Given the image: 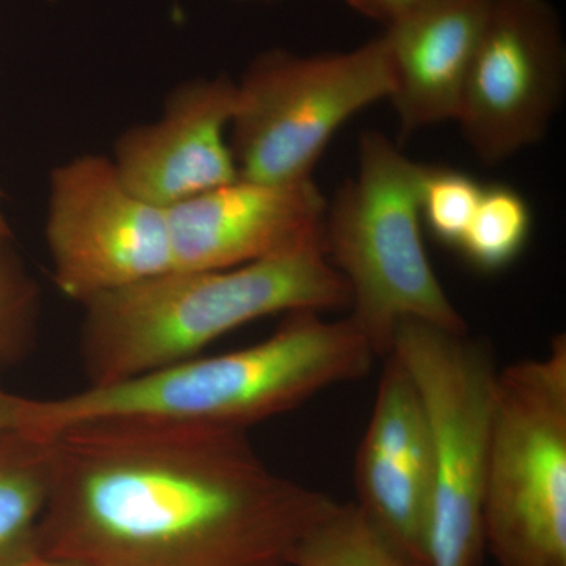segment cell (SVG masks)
<instances>
[{"label":"cell","instance_id":"cell-1","mask_svg":"<svg viewBox=\"0 0 566 566\" xmlns=\"http://www.w3.org/2000/svg\"><path fill=\"white\" fill-rule=\"evenodd\" d=\"M51 438L40 554L82 566H292L331 502L241 430L103 422Z\"/></svg>","mask_w":566,"mask_h":566},{"label":"cell","instance_id":"cell-2","mask_svg":"<svg viewBox=\"0 0 566 566\" xmlns=\"http://www.w3.org/2000/svg\"><path fill=\"white\" fill-rule=\"evenodd\" d=\"M376 360L348 316L293 312L248 348L191 357L51 400L31 398L25 430L52 436L81 424L144 422L245 431L323 390L360 381Z\"/></svg>","mask_w":566,"mask_h":566},{"label":"cell","instance_id":"cell-3","mask_svg":"<svg viewBox=\"0 0 566 566\" xmlns=\"http://www.w3.org/2000/svg\"><path fill=\"white\" fill-rule=\"evenodd\" d=\"M349 305L322 240L223 270H170L81 305L82 365L88 385H111L200 356L256 319Z\"/></svg>","mask_w":566,"mask_h":566},{"label":"cell","instance_id":"cell-4","mask_svg":"<svg viewBox=\"0 0 566 566\" xmlns=\"http://www.w3.org/2000/svg\"><path fill=\"white\" fill-rule=\"evenodd\" d=\"M428 167L378 132L363 134L354 177L326 203L322 244L352 294L348 318L378 359L403 319L468 331L439 282L422 238Z\"/></svg>","mask_w":566,"mask_h":566},{"label":"cell","instance_id":"cell-5","mask_svg":"<svg viewBox=\"0 0 566 566\" xmlns=\"http://www.w3.org/2000/svg\"><path fill=\"white\" fill-rule=\"evenodd\" d=\"M389 356L403 367L422 406L433 497L427 566H480L482 504L499 367L485 340L420 319H403Z\"/></svg>","mask_w":566,"mask_h":566},{"label":"cell","instance_id":"cell-6","mask_svg":"<svg viewBox=\"0 0 566 566\" xmlns=\"http://www.w3.org/2000/svg\"><path fill=\"white\" fill-rule=\"evenodd\" d=\"M499 566H566V337L499 370L482 504Z\"/></svg>","mask_w":566,"mask_h":566},{"label":"cell","instance_id":"cell-7","mask_svg":"<svg viewBox=\"0 0 566 566\" xmlns=\"http://www.w3.org/2000/svg\"><path fill=\"white\" fill-rule=\"evenodd\" d=\"M392 85L381 35L329 54L262 52L237 82L230 147L240 178L312 180L335 133L365 107L389 99Z\"/></svg>","mask_w":566,"mask_h":566},{"label":"cell","instance_id":"cell-8","mask_svg":"<svg viewBox=\"0 0 566 566\" xmlns=\"http://www.w3.org/2000/svg\"><path fill=\"white\" fill-rule=\"evenodd\" d=\"M46 243L55 285L81 305L174 270L167 211L136 196L109 156L52 170Z\"/></svg>","mask_w":566,"mask_h":566},{"label":"cell","instance_id":"cell-9","mask_svg":"<svg viewBox=\"0 0 566 566\" xmlns=\"http://www.w3.org/2000/svg\"><path fill=\"white\" fill-rule=\"evenodd\" d=\"M566 48L547 0H494L455 122L494 166L545 139L564 99Z\"/></svg>","mask_w":566,"mask_h":566},{"label":"cell","instance_id":"cell-10","mask_svg":"<svg viewBox=\"0 0 566 566\" xmlns=\"http://www.w3.org/2000/svg\"><path fill=\"white\" fill-rule=\"evenodd\" d=\"M237 82L178 85L158 120L133 126L115 144V170L140 199L164 210L240 178L230 140Z\"/></svg>","mask_w":566,"mask_h":566},{"label":"cell","instance_id":"cell-11","mask_svg":"<svg viewBox=\"0 0 566 566\" xmlns=\"http://www.w3.org/2000/svg\"><path fill=\"white\" fill-rule=\"evenodd\" d=\"M357 509L406 566H427L433 468L422 406L397 359L385 357L354 464Z\"/></svg>","mask_w":566,"mask_h":566},{"label":"cell","instance_id":"cell-12","mask_svg":"<svg viewBox=\"0 0 566 566\" xmlns=\"http://www.w3.org/2000/svg\"><path fill=\"white\" fill-rule=\"evenodd\" d=\"M327 200L314 180L238 178L167 208L174 270L240 266L322 240Z\"/></svg>","mask_w":566,"mask_h":566},{"label":"cell","instance_id":"cell-13","mask_svg":"<svg viewBox=\"0 0 566 566\" xmlns=\"http://www.w3.org/2000/svg\"><path fill=\"white\" fill-rule=\"evenodd\" d=\"M494 0H420L381 33L403 136L455 122Z\"/></svg>","mask_w":566,"mask_h":566},{"label":"cell","instance_id":"cell-14","mask_svg":"<svg viewBox=\"0 0 566 566\" xmlns=\"http://www.w3.org/2000/svg\"><path fill=\"white\" fill-rule=\"evenodd\" d=\"M52 472L51 436L14 431L0 438V566H28L41 556Z\"/></svg>","mask_w":566,"mask_h":566},{"label":"cell","instance_id":"cell-15","mask_svg":"<svg viewBox=\"0 0 566 566\" xmlns=\"http://www.w3.org/2000/svg\"><path fill=\"white\" fill-rule=\"evenodd\" d=\"M292 566H406L354 502L333 501L301 536Z\"/></svg>","mask_w":566,"mask_h":566},{"label":"cell","instance_id":"cell-16","mask_svg":"<svg viewBox=\"0 0 566 566\" xmlns=\"http://www.w3.org/2000/svg\"><path fill=\"white\" fill-rule=\"evenodd\" d=\"M531 230V207L520 192L510 186H483L474 216L457 249L482 273H497L523 253Z\"/></svg>","mask_w":566,"mask_h":566},{"label":"cell","instance_id":"cell-17","mask_svg":"<svg viewBox=\"0 0 566 566\" xmlns=\"http://www.w3.org/2000/svg\"><path fill=\"white\" fill-rule=\"evenodd\" d=\"M40 316L39 283L14 248L10 230H0V379L35 348Z\"/></svg>","mask_w":566,"mask_h":566},{"label":"cell","instance_id":"cell-18","mask_svg":"<svg viewBox=\"0 0 566 566\" xmlns=\"http://www.w3.org/2000/svg\"><path fill=\"white\" fill-rule=\"evenodd\" d=\"M483 186L471 175L444 167H428L422 189V222L436 240L457 249L474 216Z\"/></svg>","mask_w":566,"mask_h":566},{"label":"cell","instance_id":"cell-19","mask_svg":"<svg viewBox=\"0 0 566 566\" xmlns=\"http://www.w3.org/2000/svg\"><path fill=\"white\" fill-rule=\"evenodd\" d=\"M344 2L356 13L363 14L368 20L381 22L386 28L420 0H344Z\"/></svg>","mask_w":566,"mask_h":566},{"label":"cell","instance_id":"cell-20","mask_svg":"<svg viewBox=\"0 0 566 566\" xmlns=\"http://www.w3.org/2000/svg\"><path fill=\"white\" fill-rule=\"evenodd\" d=\"M31 398L10 392L0 379V438L14 431H25Z\"/></svg>","mask_w":566,"mask_h":566},{"label":"cell","instance_id":"cell-21","mask_svg":"<svg viewBox=\"0 0 566 566\" xmlns=\"http://www.w3.org/2000/svg\"><path fill=\"white\" fill-rule=\"evenodd\" d=\"M28 566H82V565L73 564V562H69V560H61V558L40 556L39 558H35V560H33L32 564H29Z\"/></svg>","mask_w":566,"mask_h":566},{"label":"cell","instance_id":"cell-22","mask_svg":"<svg viewBox=\"0 0 566 566\" xmlns=\"http://www.w3.org/2000/svg\"><path fill=\"white\" fill-rule=\"evenodd\" d=\"M240 2H260V3H271V2H275V0H240Z\"/></svg>","mask_w":566,"mask_h":566},{"label":"cell","instance_id":"cell-23","mask_svg":"<svg viewBox=\"0 0 566 566\" xmlns=\"http://www.w3.org/2000/svg\"><path fill=\"white\" fill-rule=\"evenodd\" d=\"M0 200H2V193H0ZM3 219H6V216H3L2 207H0V222H3Z\"/></svg>","mask_w":566,"mask_h":566}]
</instances>
